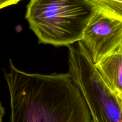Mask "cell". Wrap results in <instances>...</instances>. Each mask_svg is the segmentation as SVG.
Listing matches in <instances>:
<instances>
[{"mask_svg":"<svg viewBox=\"0 0 122 122\" xmlns=\"http://www.w3.org/2000/svg\"><path fill=\"white\" fill-rule=\"evenodd\" d=\"M81 41L96 64L122 44V21L95 9Z\"/></svg>","mask_w":122,"mask_h":122,"instance_id":"4","label":"cell"},{"mask_svg":"<svg viewBox=\"0 0 122 122\" xmlns=\"http://www.w3.org/2000/svg\"><path fill=\"white\" fill-rule=\"evenodd\" d=\"M96 10L122 21V0H88Z\"/></svg>","mask_w":122,"mask_h":122,"instance_id":"6","label":"cell"},{"mask_svg":"<svg viewBox=\"0 0 122 122\" xmlns=\"http://www.w3.org/2000/svg\"><path fill=\"white\" fill-rule=\"evenodd\" d=\"M69 48V73L85 101L94 122H122L119 96L112 89L81 41Z\"/></svg>","mask_w":122,"mask_h":122,"instance_id":"3","label":"cell"},{"mask_svg":"<svg viewBox=\"0 0 122 122\" xmlns=\"http://www.w3.org/2000/svg\"><path fill=\"white\" fill-rule=\"evenodd\" d=\"M119 98V101H120V105H121V107L122 108V94H120V95H118Z\"/></svg>","mask_w":122,"mask_h":122,"instance_id":"9","label":"cell"},{"mask_svg":"<svg viewBox=\"0 0 122 122\" xmlns=\"http://www.w3.org/2000/svg\"><path fill=\"white\" fill-rule=\"evenodd\" d=\"M4 77L10 96L11 122H92L85 101L70 74L28 73L11 60Z\"/></svg>","mask_w":122,"mask_h":122,"instance_id":"1","label":"cell"},{"mask_svg":"<svg viewBox=\"0 0 122 122\" xmlns=\"http://www.w3.org/2000/svg\"><path fill=\"white\" fill-rule=\"evenodd\" d=\"M95 65L112 90L117 95L122 94V44Z\"/></svg>","mask_w":122,"mask_h":122,"instance_id":"5","label":"cell"},{"mask_svg":"<svg viewBox=\"0 0 122 122\" xmlns=\"http://www.w3.org/2000/svg\"><path fill=\"white\" fill-rule=\"evenodd\" d=\"M94 11L88 0H30L25 17L39 44L68 46L82 40Z\"/></svg>","mask_w":122,"mask_h":122,"instance_id":"2","label":"cell"},{"mask_svg":"<svg viewBox=\"0 0 122 122\" xmlns=\"http://www.w3.org/2000/svg\"><path fill=\"white\" fill-rule=\"evenodd\" d=\"M5 110L4 108L2 106L1 104L0 103V122L2 121V117H3L4 115Z\"/></svg>","mask_w":122,"mask_h":122,"instance_id":"8","label":"cell"},{"mask_svg":"<svg viewBox=\"0 0 122 122\" xmlns=\"http://www.w3.org/2000/svg\"><path fill=\"white\" fill-rule=\"evenodd\" d=\"M20 1L21 0H0V10L8 6L16 4Z\"/></svg>","mask_w":122,"mask_h":122,"instance_id":"7","label":"cell"}]
</instances>
